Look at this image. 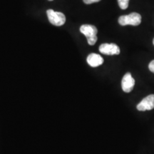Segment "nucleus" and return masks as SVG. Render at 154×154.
Listing matches in <instances>:
<instances>
[{
	"label": "nucleus",
	"mask_w": 154,
	"mask_h": 154,
	"mask_svg": "<svg viewBox=\"0 0 154 154\" xmlns=\"http://www.w3.org/2000/svg\"><path fill=\"white\" fill-rule=\"evenodd\" d=\"M80 32L87 38L88 44L93 46L97 42L98 30L95 26L91 24H84L80 27Z\"/></svg>",
	"instance_id": "f257e3e1"
},
{
	"label": "nucleus",
	"mask_w": 154,
	"mask_h": 154,
	"mask_svg": "<svg viewBox=\"0 0 154 154\" xmlns=\"http://www.w3.org/2000/svg\"><path fill=\"white\" fill-rule=\"evenodd\" d=\"M141 22V16L138 13L133 12L128 15L121 16L119 18V23L121 26L132 25L138 26Z\"/></svg>",
	"instance_id": "f03ea898"
},
{
	"label": "nucleus",
	"mask_w": 154,
	"mask_h": 154,
	"mask_svg": "<svg viewBox=\"0 0 154 154\" xmlns=\"http://www.w3.org/2000/svg\"><path fill=\"white\" fill-rule=\"evenodd\" d=\"M47 14L49 19V22L54 26H60L65 24L66 22V17L61 12L55 11L53 9H48Z\"/></svg>",
	"instance_id": "7ed1b4c3"
},
{
	"label": "nucleus",
	"mask_w": 154,
	"mask_h": 154,
	"mask_svg": "<svg viewBox=\"0 0 154 154\" xmlns=\"http://www.w3.org/2000/svg\"><path fill=\"white\" fill-rule=\"evenodd\" d=\"M99 51L105 55H118L120 49L116 44H102L99 47Z\"/></svg>",
	"instance_id": "20e7f679"
},
{
	"label": "nucleus",
	"mask_w": 154,
	"mask_h": 154,
	"mask_svg": "<svg viewBox=\"0 0 154 154\" xmlns=\"http://www.w3.org/2000/svg\"><path fill=\"white\" fill-rule=\"evenodd\" d=\"M154 109V94L146 96L137 105V109L140 111L152 110Z\"/></svg>",
	"instance_id": "39448f33"
},
{
	"label": "nucleus",
	"mask_w": 154,
	"mask_h": 154,
	"mask_svg": "<svg viewBox=\"0 0 154 154\" xmlns=\"http://www.w3.org/2000/svg\"><path fill=\"white\" fill-rule=\"evenodd\" d=\"M135 85V80L130 73H126L124 75L121 82V87L123 91L126 93H129L133 90Z\"/></svg>",
	"instance_id": "423d86ee"
},
{
	"label": "nucleus",
	"mask_w": 154,
	"mask_h": 154,
	"mask_svg": "<svg viewBox=\"0 0 154 154\" xmlns=\"http://www.w3.org/2000/svg\"><path fill=\"white\" fill-rule=\"evenodd\" d=\"M87 63L92 67H97L103 63V59L97 54H91L87 57Z\"/></svg>",
	"instance_id": "0eeeda50"
},
{
	"label": "nucleus",
	"mask_w": 154,
	"mask_h": 154,
	"mask_svg": "<svg viewBox=\"0 0 154 154\" xmlns=\"http://www.w3.org/2000/svg\"><path fill=\"white\" fill-rule=\"evenodd\" d=\"M129 0H118L119 7L121 9H126L128 7Z\"/></svg>",
	"instance_id": "6e6552de"
},
{
	"label": "nucleus",
	"mask_w": 154,
	"mask_h": 154,
	"mask_svg": "<svg viewBox=\"0 0 154 154\" xmlns=\"http://www.w3.org/2000/svg\"><path fill=\"white\" fill-rule=\"evenodd\" d=\"M84 2L86 4V5H91V4L99 2L101 1V0H83Z\"/></svg>",
	"instance_id": "1a4fd4ad"
},
{
	"label": "nucleus",
	"mask_w": 154,
	"mask_h": 154,
	"mask_svg": "<svg viewBox=\"0 0 154 154\" xmlns=\"http://www.w3.org/2000/svg\"><path fill=\"white\" fill-rule=\"evenodd\" d=\"M149 69L151 72L154 73V60L151 61L149 65Z\"/></svg>",
	"instance_id": "9d476101"
},
{
	"label": "nucleus",
	"mask_w": 154,
	"mask_h": 154,
	"mask_svg": "<svg viewBox=\"0 0 154 154\" xmlns=\"http://www.w3.org/2000/svg\"><path fill=\"white\" fill-rule=\"evenodd\" d=\"M153 45H154V38H153Z\"/></svg>",
	"instance_id": "9b49d317"
},
{
	"label": "nucleus",
	"mask_w": 154,
	"mask_h": 154,
	"mask_svg": "<svg viewBox=\"0 0 154 154\" xmlns=\"http://www.w3.org/2000/svg\"><path fill=\"white\" fill-rule=\"evenodd\" d=\"M49 1H53V0H49Z\"/></svg>",
	"instance_id": "f8f14e48"
}]
</instances>
